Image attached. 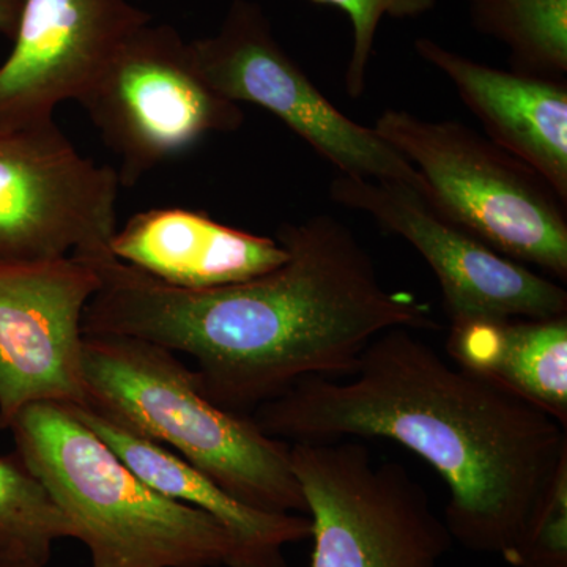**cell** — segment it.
I'll list each match as a JSON object with an SVG mask.
<instances>
[{"label":"cell","instance_id":"obj_1","mask_svg":"<svg viewBox=\"0 0 567 567\" xmlns=\"http://www.w3.org/2000/svg\"><path fill=\"white\" fill-rule=\"evenodd\" d=\"M275 238L286 262L212 289L167 286L112 254L91 259L100 287L82 331L193 358L213 404L249 416L308 377L352 375L386 331L440 330L431 306L383 286L371 254L333 215L282 223Z\"/></svg>","mask_w":567,"mask_h":567},{"label":"cell","instance_id":"obj_2","mask_svg":"<svg viewBox=\"0 0 567 567\" xmlns=\"http://www.w3.org/2000/svg\"><path fill=\"white\" fill-rule=\"evenodd\" d=\"M289 445L385 439L445 481L447 529L505 557L567 458V427L487 377L447 361L409 328L369 344L347 379L308 377L251 415Z\"/></svg>","mask_w":567,"mask_h":567},{"label":"cell","instance_id":"obj_3","mask_svg":"<svg viewBox=\"0 0 567 567\" xmlns=\"http://www.w3.org/2000/svg\"><path fill=\"white\" fill-rule=\"evenodd\" d=\"M7 431L69 517L92 567H241L229 529L148 487L69 406H25Z\"/></svg>","mask_w":567,"mask_h":567},{"label":"cell","instance_id":"obj_4","mask_svg":"<svg viewBox=\"0 0 567 567\" xmlns=\"http://www.w3.org/2000/svg\"><path fill=\"white\" fill-rule=\"evenodd\" d=\"M87 404L162 443L254 509L308 514L290 445L251 416L213 404L177 353L115 334H84Z\"/></svg>","mask_w":567,"mask_h":567},{"label":"cell","instance_id":"obj_5","mask_svg":"<svg viewBox=\"0 0 567 567\" xmlns=\"http://www.w3.org/2000/svg\"><path fill=\"white\" fill-rule=\"evenodd\" d=\"M374 130L415 167L436 212L496 252L566 281V204L536 171L465 123L385 110Z\"/></svg>","mask_w":567,"mask_h":567},{"label":"cell","instance_id":"obj_6","mask_svg":"<svg viewBox=\"0 0 567 567\" xmlns=\"http://www.w3.org/2000/svg\"><path fill=\"white\" fill-rule=\"evenodd\" d=\"M315 540L309 567H440L453 547L427 492L361 440L290 445Z\"/></svg>","mask_w":567,"mask_h":567},{"label":"cell","instance_id":"obj_7","mask_svg":"<svg viewBox=\"0 0 567 567\" xmlns=\"http://www.w3.org/2000/svg\"><path fill=\"white\" fill-rule=\"evenodd\" d=\"M106 147L121 159L122 188L213 133L240 128L245 114L205 81L192 41L173 25L145 24L80 102Z\"/></svg>","mask_w":567,"mask_h":567},{"label":"cell","instance_id":"obj_8","mask_svg":"<svg viewBox=\"0 0 567 567\" xmlns=\"http://www.w3.org/2000/svg\"><path fill=\"white\" fill-rule=\"evenodd\" d=\"M205 81L237 104L262 107L292 130L338 174L398 182L425 196L421 175L375 132L347 117L276 40L251 0H234L221 28L192 41Z\"/></svg>","mask_w":567,"mask_h":567},{"label":"cell","instance_id":"obj_9","mask_svg":"<svg viewBox=\"0 0 567 567\" xmlns=\"http://www.w3.org/2000/svg\"><path fill=\"white\" fill-rule=\"evenodd\" d=\"M117 171L82 155L55 118L0 125V264L111 252Z\"/></svg>","mask_w":567,"mask_h":567},{"label":"cell","instance_id":"obj_10","mask_svg":"<svg viewBox=\"0 0 567 567\" xmlns=\"http://www.w3.org/2000/svg\"><path fill=\"white\" fill-rule=\"evenodd\" d=\"M330 197L416 249L439 279L451 323L567 316L565 287L477 240L412 186L338 174Z\"/></svg>","mask_w":567,"mask_h":567},{"label":"cell","instance_id":"obj_11","mask_svg":"<svg viewBox=\"0 0 567 567\" xmlns=\"http://www.w3.org/2000/svg\"><path fill=\"white\" fill-rule=\"evenodd\" d=\"M99 287L81 257L0 264L2 431L29 405H87L82 320Z\"/></svg>","mask_w":567,"mask_h":567},{"label":"cell","instance_id":"obj_12","mask_svg":"<svg viewBox=\"0 0 567 567\" xmlns=\"http://www.w3.org/2000/svg\"><path fill=\"white\" fill-rule=\"evenodd\" d=\"M151 14L130 0H24L0 63V125L48 122L80 102Z\"/></svg>","mask_w":567,"mask_h":567},{"label":"cell","instance_id":"obj_13","mask_svg":"<svg viewBox=\"0 0 567 567\" xmlns=\"http://www.w3.org/2000/svg\"><path fill=\"white\" fill-rule=\"evenodd\" d=\"M415 51L454 85L487 137L567 204V82L492 69L421 37Z\"/></svg>","mask_w":567,"mask_h":567},{"label":"cell","instance_id":"obj_14","mask_svg":"<svg viewBox=\"0 0 567 567\" xmlns=\"http://www.w3.org/2000/svg\"><path fill=\"white\" fill-rule=\"evenodd\" d=\"M115 259L167 286L212 289L244 282L287 260L276 238L227 226L204 212L152 208L136 213L111 240Z\"/></svg>","mask_w":567,"mask_h":567},{"label":"cell","instance_id":"obj_15","mask_svg":"<svg viewBox=\"0 0 567 567\" xmlns=\"http://www.w3.org/2000/svg\"><path fill=\"white\" fill-rule=\"evenodd\" d=\"M66 406L148 487L204 511L229 529L240 547L241 567H287L284 548L311 537L308 516L265 513L246 506L186 458L137 434L99 406Z\"/></svg>","mask_w":567,"mask_h":567},{"label":"cell","instance_id":"obj_16","mask_svg":"<svg viewBox=\"0 0 567 567\" xmlns=\"http://www.w3.org/2000/svg\"><path fill=\"white\" fill-rule=\"evenodd\" d=\"M454 363L494 380L567 427V316L451 323Z\"/></svg>","mask_w":567,"mask_h":567},{"label":"cell","instance_id":"obj_17","mask_svg":"<svg viewBox=\"0 0 567 567\" xmlns=\"http://www.w3.org/2000/svg\"><path fill=\"white\" fill-rule=\"evenodd\" d=\"M470 21L505 44L518 73L566 80L567 0H466Z\"/></svg>","mask_w":567,"mask_h":567},{"label":"cell","instance_id":"obj_18","mask_svg":"<svg viewBox=\"0 0 567 567\" xmlns=\"http://www.w3.org/2000/svg\"><path fill=\"white\" fill-rule=\"evenodd\" d=\"M74 527L17 451L0 456V557L47 567L58 540Z\"/></svg>","mask_w":567,"mask_h":567},{"label":"cell","instance_id":"obj_19","mask_svg":"<svg viewBox=\"0 0 567 567\" xmlns=\"http://www.w3.org/2000/svg\"><path fill=\"white\" fill-rule=\"evenodd\" d=\"M503 559L513 567H567V458Z\"/></svg>","mask_w":567,"mask_h":567},{"label":"cell","instance_id":"obj_20","mask_svg":"<svg viewBox=\"0 0 567 567\" xmlns=\"http://www.w3.org/2000/svg\"><path fill=\"white\" fill-rule=\"evenodd\" d=\"M344 11L352 22L353 47L346 69V92L352 100L363 96L365 74L374 55L377 29L385 17L417 18L435 9L439 0H312Z\"/></svg>","mask_w":567,"mask_h":567},{"label":"cell","instance_id":"obj_21","mask_svg":"<svg viewBox=\"0 0 567 567\" xmlns=\"http://www.w3.org/2000/svg\"><path fill=\"white\" fill-rule=\"evenodd\" d=\"M24 0H0V33L13 40Z\"/></svg>","mask_w":567,"mask_h":567},{"label":"cell","instance_id":"obj_22","mask_svg":"<svg viewBox=\"0 0 567 567\" xmlns=\"http://www.w3.org/2000/svg\"><path fill=\"white\" fill-rule=\"evenodd\" d=\"M0 567H35V566L25 565V563H20V561H11V559L0 557Z\"/></svg>","mask_w":567,"mask_h":567}]
</instances>
